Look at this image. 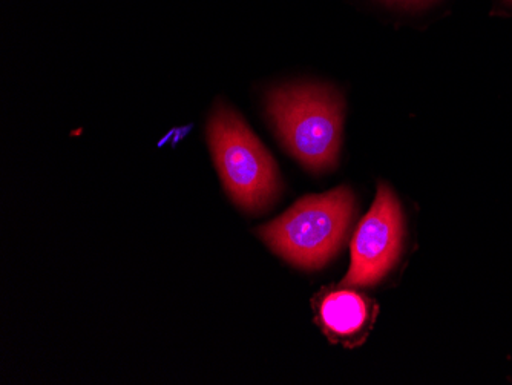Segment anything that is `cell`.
Returning <instances> with one entry per match:
<instances>
[{"mask_svg": "<svg viewBox=\"0 0 512 385\" xmlns=\"http://www.w3.org/2000/svg\"><path fill=\"white\" fill-rule=\"evenodd\" d=\"M267 114L287 151L306 168L321 172L338 162L344 103L321 85H287L272 89Z\"/></svg>", "mask_w": 512, "mask_h": 385, "instance_id": "1", "label": "cell"}, {"mask_svg": "<svg viewBox=\"0 0 512 385\" xmlns=\"http://www.w3.org/2000/svg\"><path fill=\"white\" fill-rule=\"evenodd\" d=\"M355 214V197L348 188L298 201L283 217L260 229L273 251L296 266H324L344 243Z\"/></svg>", "mask_w": 512, "mask_h": 385, "instance_id": "2", "label": "cell"}, {"mask_svg": "<svg viewBox=\"0 0 512 385\" xmlns=\"http://www.w3.org/2000/svg\"><path fill=\"white\" fill-rule=\"evenodd\" d=\"M215 165L230 197L260 212L275 200L281 183L272 155L234 109L218 105L207 126Z\"/></svg>", "mask_w": 512, "mask_h": 385, "instance_id": "3", "label": "cell"}, {"mask_svg": "<svg viewBox=\"0 0 512 385\" xmlns=\"http://www.w3.org/2000/svg\"><path fill=\"white\" fill-rule=\"evenodd\" d=\"M402 243L401 206L390 188L379 186L375 205L359 224L352 244V266L344 287L378 283L398 260Z\"/></svg>", "mask_w": 512, "mask_h": 385, "instance_id": "4", "label": "cell"}, {"mask_svg": "<svg viewBox=\"0 0 512 385\" xmlns=\"http://www.w3.org/2000/svg\"><path fill=\"white\" fill-rule=\"evenodd\" d=\"M321 320L336 335H352L362 329L367 321V304L352 290L329 293L322 300Z\"/></svg>", "mask_w": 512, "mask_h": 385, "instance_id": "5", "label": "cell"}, {"mask_svg": "<svg viewBox=\"0 0 512 385\" xmlns=\"http://www.w3.org/2000/svg\"><path fill=\"white\" fill-rule=\"evenodd\" d=\"M391 4L402 5V7L417 8L425 7V5L433 4L436 0H387Z\"/></svg>", "mask_w": 512, "mask_h": 385, "instance_id": "6", "label": "cell"}, {"mask_svg": "<svg viewBox=\"0 0 512 385\" xmlns=\"http://www.w3.org/2000/svg\"><path fill=\"white\" fill-rule=\"evenodd\" d=\"M506 5H509V7H512V0H503Z\"/></svg>", "mask_w": 512, "mask_h": 385, "instance_id": "7", "label": "cell"}]
</instances>
